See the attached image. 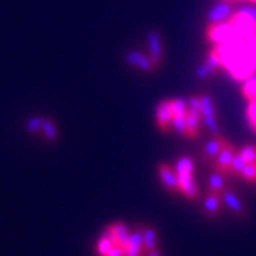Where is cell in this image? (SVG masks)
Returning <instances> with one entry per match:
<instances>
[{
	"mask_svg": "<svg viewBox=\"0 0 256 256\" xmlns=\"http://www.w3.org/2000/svg\"><path fill=\"white\" fill-rule=\"evenodd\" d=\"M238 12H240V13H244V14H246L249 18H255L256 20V6H240Z\"/></svg>",
	"mask_w": 256,
	"mask_h": 256,
	"instance_id": "f546056e",
	"label": "cell"
},
{
	"mask_svg": "<svg viewBox=\"0 0 256 256\" xmlns=\"http://www.w3.org/2000/svg\"><path fill=\"white\" fill-rule=\"evenodd\" d=\"M229 24L235 28L236 34L240 40H248L249 37L256 34V20L249 18L246 14L236 12L232 18H229Z\"/></svg>",
	"mask_w": 256,
	"mask_h": 256,
	"instance_id": "7a4b0ae2",
	"label": "cell"
},
{
	"mask_svg": "<svg viewBox=\"0 0 256 256\" xmlns=\"http://www.w3.org/2000/svg\"><path fill=\"white\" fill-rule=\"evenodd\" d=\"M252 100H254V101H256V96H255V97H254V98H252Z\"/></svg>",
	"mask_w": 256,
	"mask_h": 256,
	"instance_id": "e575fe53",
	"label": "cell"
},
{
	"mask_svg": "<svg viewBox=\"0 0 256 256\" xmlns=\"http://www.w3.org/2000/svg\"><path fill=\"white\" fill-rule=\"evenodd\" d=\"M206 38L216 44H226L230 42H235V40H240L235 28L229 24V22L210 23V28H206Z\"/></svg>",
	"mask_w": 256,
	"mask_h": 256,
	"instance_id": "6da1fadb",
	"label": "cell"
},
{
	"mask_svg": "<svg viewBox=\"0 0 256 256\" xmlns=\"http://www.w3.org/2000/svg\"><path fill=\"white\" fill-rule=\"evenodd\" d=\"M240 176L249 182H256V164H246L240 172Z\"/></svg>",
	"mask_w": 256,
	"mask_h": 256,
	"instance_id": "484cf974",
	"label": "cell"
},
{
	"mask_svg": "<svg viewBox=\"0 0 256 256\" xmlns=\"http://www.w3.org/2000/svg\"><path fill=\"white\" fill-rule=\"evenodd\" d=\"M249 3H252V4H256V0H248Z\"/></svg>",
	"mask_w": 256,
	"mask_h": 256,
	"instance_id": "d6a6232c",
	"label": "cell"
},
{
	"mask_svg": "<svg viewBox=\"0 0 256 256\" xmlns=\"http://www.w3.org/2000/svg\"><path fill=\"white\" fill-rule=\"evenodd\" d=\"M148 38V48H150V60L154 64V67H158L162 63V46H161V37L156 32H150L146 34Z\"/></svg>",
	"mask_w": 256,
	"mask_h": 256,
	"instance_id": "52a82bcc",
	"label": "cell"
},
{
	"mask_svg": "<svg viewBox=\"0 0 256 256\" xmlns=\"http://www.w3.org/2000/svg\"><path fill=\"white\" fill-rule=\"evenodd\" d=\"M220 198H222V201L225 202V205H226L229 210H232L238 218H240V220H245V218H246V208H245V205L242 204V201L239 200V196L235 192H232L229 188H226L225 191L220 194Z\"/></svg>",
	"mask_w": 256,
	"mask_h": 256,
	"instance_id": "8992f818",
	"label": "cell"
},
{
	"mask_svg": "<svg viewBox=\"0 0 256 256\" xmlns=\"http://www.w3.org/2000/svg\"><path fill=\"white\" fill-rule=\"evenodd\" d=\"M220 195L215 194V192H208L205 200H204V210L205 214L210 216V218H214L220 214Z\"/></svg>",
	"mask_w": 256,
	"mask_h": 256,
	"instance_id": "4fadbf2b",
	"label": "cell"
},
{
	"mask_svg": "<svg viewBox=\"0 0 256 256\" xmlns=\"http://www.w3.org/2000/svg\"><path fill=\"white\" fill-rule=\"evenodd\" d=\"M234 2H236V3H244V2H248V0H234Z\"/></svg>",
	"mask_w": 256,
	"mask_h": 256,
	"instance_id": "1f68e13d",
	"label": "cell"
},
{
	"mask_svg": "<svg viewBox=\"0 0 256 256\" xmlns=\"http://www.w3.org/2000/svg\"><path fill=\"white\" fill-rule=\"evenodd\" d=\"M246 166V162L245 160L242 158V156L239 154V151L232 158V162H230V175H236V176H240V172Z\"/></svg>",
	"mask_w": 256,
	"mask_h": 256,
	"instance_id": "ffe728a7",
	"label": "cell"
},
{
	"mask_svg": "<svg viewBox=\"0 0 256 256\" xmlns=\"http://www.w3.org/2000/svg\"><path fill=\"white\" fill-rule=\"evenodd\" d=\"M208 186H210V192H215V194L220 195L228 188L226 181H225V175L220 174V172H212L208 178Z\"/></svg>",
	"mask_w": 256,
	"mask_h": 256,
	"instance_id": "9a60e30c",
	"label": "cell"
},
{
	"mask_svg": "<svg viewBox=\"0 0 256 256\" xmlns=\"http://www.w3.org/2000/svg\"><path fill=\"white\" fill-rule=\"evenodd\" d=\"M171 104V110L172 114L175 116H186V111H188V102L184 100V98H175V100H170Z\"/></svg>",
	"mask_w": 256,
	"mask_h": 256,
	"instance_id": "44dd1931",
	"label": "cell"
},
{
	"mask_svg": "<svg viewBox=\"0 0 256 256\" xmlns=\"http://www.w3.org/2000/svg\"><path fill=\"white\" fill-rule=\"evenodd\" d=\"M242 94L246 97L248 101L252 100L256 96V74H252L249 78H246L245 84L242 86Z\"/></svg>",
	"mask_w": 256,
	"mask_h": 256,
	"instance_id": "d6986e66",
	"label": "cell"
},
{
	"mask_svg": "<svg viewBox=\"0 0 256 256\" xmlns=\"http://www.w3.org/2000/svg\"><path fill=\"white\" fill-rule=\"evenodd\" d=\"M158 175L161 182L164 184V186L170 192L180 191V185H178V175L174 170L168 164L158 165Z\"/></svg>",
	"mask_w": 256,
	"mask_h": 256,
	"instance_id": "ba28073f",
	"label": "cell"
},
{
	"mask_svg": "<svg viewBox=\"0 0 256 256\" xmlns=\"http://www.w3.org/2000/svg\"><path fill=\"white\" fill-rule=\"evenodd\" d=\"M146 256H161V254L158 252V250H151V252H146Z\"/></svg>",
	"mask_w": 256,
	"mask_h": 256,
	"instance_id": "4dcf8cb0",
	"label": "cell"
},
{
	"mask_svg": "<svg viewBox=\"0 0 256 256\" xmlns=\"http://www.w3.org/2000/svg\"><path fill=\"white\" fill-rule=\"evenodd\" d=\"M126 60H127L128 64L136 66V67L144 70V72H154V70H156V67H154V64L151 63L150 57H148V56L141 54V53H138V52H130V53L126 56Z\"/></svg>",
	"mask_w": 256,
	"mask_h": 256,
	"instance_id": "7c38bea8",
	"label": "cell"
},
{
	"mask_svg": "<svg viewBox=\"0 0 256 256\" xmlns=\"http://www.w3.org/2000/svg\"><path fill=\"white\" fill-rule=\"evenodd\" d=\"M201 116L204 117H210V116H215V107L212 102V97L210 94H201Z\"/></svg>",
	"mask_w": 256,
	"mask_h": 256,
	"instance_id": "ac0fdd59",
	"label": "cell"
},
{
	"mask_svg": "<svg viewBox=\"0 0 256 256\" xmlns=\"http://www.w3.org/2000/svg\"><path fill=\"white\" fill-rule=\"evenodd\" d=\"M178 175V185H180V192H182L184 195L195 201L200 196V190L196 186V184L194 181V174H176Z\"/></svg>",
	"mask_w": 256,
	"mask_h": 256,
	"instance_id": "9c48e42d",
	"label": "cell"
},
{
	"mask_svg": "<svg viewBox=\"0 0 256 256\" xmlns=\"http://www.w3.org/2000/svg\"><path fill=\"white\" fill-rule=\"evenodd\" d=\"M238 151L232 146V144L226 142L224 148L220 150V152L218 156L214 160V170L215 172H220L222 175H230V162H232V158L236 154Z\"/></svg>",
	"mask_w": 256,
	"mask_h": 256,
	"instance_id": "3957f363",
	"label": "cell"
},
{
	"mask_svg": "<svg viewBox=\"0 0 256 256\" xmlns=\"http://www.w3.org/2000/svg\"><path fill=\"white\" fill-rule=\"evenodd\" d=\"M228 141L225 140L224 137H220V136H214V138H210V141L206 142V146H204V158L206 160V161H212V160H215L218 154L220 152V150L224 148V146L226 144Z\"/></svg>",
	"mask_w": 256,
	"mask_h": 256,
	"instance_id": "8fae6325",
	"label": "cell"
},
{
	"mask_svg": "<svg viewBox=\"0 0 256 256\" xmlns=\"http://www.w3.org/2000/svg\"><path fill=\"white\" fill-rule=\"evenodd\" d=\"M28 128H30V131H38V130H42L47 140H54L56 134H57L54 126L52 122H48V121H40L38 118L32 120Z\"/></svg>",
	"mask_w": 256,
	"mask_h": 256,
	"instance_id": "5bb4252c",
	"label": "cell"
},
{
	"mask_svg": "<svg viewBox=\"0 0 256 256\" xmlns=\"http://www.w3.org/2000/svg\"><path fill=\"white\" fill-rule=\"evenodd\" d=\"M214 73H215V70H214L208 63H204L202 66H200V67L196 68V77H198L200 80H205V78L210 77V74Z\"/></svg>",
	"mask_w": 256,
	"mask_h": 256,
	"instance_id": "83f0119b",
	"label": "cell"
},
{
	"mask_svg": "<svg viewBox=\"0 0 256 256\" xmlns=\"http://www.w3.org/2000/svg\"><path fill=\"white\" fill-rule=\"evenodd\" d=\"M239 154L245 160L246 164H256V146H244Z\"/></svg>",
	"mask_w": 256,
	"mask_h": 256,
	"instance_id": "7402d4cb",
	"label": "cell"
},
{
	"mask_svg": "<svg viewBox=\"0 0 256 256\" xmlns=\"http://www.w3.org/2000/svg\"><path fill=\"white\" fill-rule=\"evenodd\" d=\"M201 120L202 116L200 111L188 108L186 116H185V121H186V137L194 140V138H196L200 136V131H201Z\"/></svg>",
	"mask_w": 256,
	"mask_h": 256,
	"instance_id": "30bf717a",
	"label": "cell"
},
{
	"mask_svg": "<svg viewBox=\"0 0 256 256\" xmlns=\"http://www.w3.org/2000/svg\"><path fill=\"white\" fill-rule=\"evenodd\" d=\"M156 117L158 128H160L162 132H168L171 126H172V120H174V114H172V110H171L170 100L161 101V102L158 104V107H156Z\"/></svg>",
	"mask_w": 256,
	"mask_h": 256,
	"instance_id": "5b68a950",
	"label": "cell"
},
{
	"mask_svg": "<svg viewBox=\"0 0 256 256\" xmlns=\"http://www.w3.org/2000/svg\"><path fill=\"white\" fill-rule=\"evenodd\" d=\"M204 122L205 126L208 127L210 132L214 136H220V126H218V120H216V116H210V117H204Z\"/></svg>",
	"mask_w": 256,
	"mask_h": 256,
	"instance_id": "4316f807",
	"label": "cell"
},
{
	"mask_svg": "<svg viewBox=\"0 0 256 256\" xmlns=\"http://www.w3.org/2000/svg\"><path fill=\"white\" fill-rule=\"evenodd\" d=\"M235 14V8L230 2H220L216 3L212 9L208 12V20L210 23H225Z\"/></svg>",
	"mask_w": 256,
	"mask_h": 256,
	"instance_id": "277c9868",
	"label": "cell"
},
{
	"mask_svg": "<svg viewBox=\"0 0 256 256\" xmlns=\"http://www.w3.org/2000/svg\"><path fill=\"white\" fill-rule=\"evenodd\" d=\"M172 127H174V130L178 134L186 137V121H185V116H175L174 120H172Z\"/></svg>",
	"mask_w": 256,
	"mask_h": 256,
	"instance_id": "d4e9b609",
	"label": "cell"
},
{
	"mask_svg": "<svg viewBox=\"0 0 256 256\" xmlns=\"http://www.w3.org/2000/svg\"><path fill=\"white\" fill-rule=\"evenodd\" d=\"M156 249V230L150 226H144V250L151 252Z\"/></svg>",
	"mask_w": 256,
	"mask_h": 256,
	"instance_id": "2e32d148",
	"label": "cell"
},
{
	"mask_svg": "<svg viewBox=\"0 0 256 256\" xmlns=\"http://www.w3.org/2000/svg\"><path fill=\"white\" fill-rule=\"evenodd\" d=\"M205 63H208L215 70V72H218V70H220L222 67H224V64H222V62H220V56H218V53L215 52V48L214 50H210V53L206 54V60H205Z\"/></svg>",
	"mask_w": 256,
	"mask_h": 256,
	"instance_id": "cb8c5ba5",
	"label": "cell"
},
{
	"mask_svg": "<svg viewBox=\"0 0 256 256\" xmlns=\"http://www.w3.org/2000/svg\"><path fill=\"white\" fill-rule=\"evenodd\" d=\"M224 2H234V0H224Z\"/></svg>",
	"mask_w": 256,
	"mask_h": 256,
	"instance_id": "836d02e7",
	"label": "cell"
},
{
	"mask_svg": "<svg viewBox=\"0 0 256 256\" xmlns=\"http://www.w3.org/2000/svg\"><path fill=\"white\" fill-rule=\"evenodd\" d=\"M188 108L196 110L201 112V97L200 96H192L188 100Z\"/></svg>",
	"mask_w": 256,
	"mask_h": 256,
	"instance_id": "f1b7e54d",
	"label": "cell"
},
{
	"mask_svg": "<svg viewBox=\"0 0 256 256\" xmlns=\"http://www.w3.org/2000/svg\"><path fill=\"white\" fill-rule=\"evenodd\" d=\"M246 116L249 127H250V130L256 134V101L249 100V102H248Z\"/></svg>",
	"mask_w": 256,
	"mask_h": 256,
	"instance_id": "603a6c76",
	"label": "cell"
},
{
	"mask_svg": "<svg viewBox=\"0 0 256 256\" xmlns=\"http://www.w3.org/2000/svg\"><path fill=\"white\" fill-rule=\"evenodd\" d=\"M176 174H194V161L190 156H182L176 161L175 165Z\"/></svg>",
	"mask_w": 256,
	"mask_h": 256,
	"instance_id": "e0dca14e",
	"label": "cell"
}]
</instances>
